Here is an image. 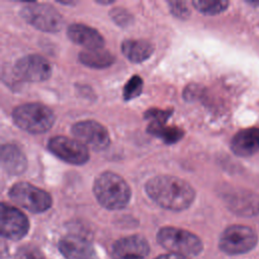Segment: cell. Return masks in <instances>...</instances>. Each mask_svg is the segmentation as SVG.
Instances as JSON below:
<instances>
[{
	"instance_id": "6da1fadb",
	"label": "cell",
	"mask_w": 259,
	"mask_h": 259,
	"mask_svg": "<svg viewBox=\"0 0 259 259\" xmlns=\"http://www.w3.org/2000/svg\"><path fill=\"white\" fill-rule=\"evenodd\" d=\"M145 189L159 206L180 211L188 208L195 198V191L185 180L172 175H159L147 181Z\"/></svg>"
},
{
	"instance_id": "7a4b0ae2",
	"label": "cell",
	"mask_w": 259,
	"mask_h": 259,
	"mask_svg": "<svg viewBox=\"0 0 259 259\" xmlns=\"http://www.w3.org/2000/svg\"><path fill=\"white\" fill-rule=\"evenodd\" d=\"M93 192L97 201L107 209H120L130 202L132 191L126 181L116 173L106 171L96 177Z\"/></svg>"
},
{
	"instance_id": "3957f363",
	"label": "cell",
	"mask_w": 259,
	"mask_h": 259,
	"mask_svg": "<svg viewBox=\"0 0 259 259\" xmlns=\"http://www.w3.org/2000/svg\"><path fill=\"white\" fill-rule=\"evenodd\" d=\"M14 123L30 134H44L54 124V111L41 103H25L15 107L12 111Z\"/></svg>"
},
{
	"instance_id": "277c9868",
	"label": "cell",
	"mask_w": 259,
	"mask_h": 259,
	"mask_svg": "<svg viewBox=\"0 0 259 259\" xmlns=\"http://www.w3.org/2000/svg\"><path fill=\"white\" fill-rule=\"evenodd\" d=\"M157 242L171 253L196 256L202 249L201 240L193 233L175 227H164L157 234Z\"/></svg>"
},
{
	"instance_id": "5b68a950",
	"label": "cell",
	"mask_w": 259,
	"mask_h": 259,
	"mask_svg": "<svg viewBox=\"0 0 259 259\" xmlns=\"http://www.w3.org/2000/svg\"><path fill=\"white\" fill-rule=\"evenodd\" d=\"M20 14L30 25L46 32H57L64 24L60 12L48 3H28L21 8Z\"/></svg>"
},
{
	"instance_id": "8992f818",
	"label": "cell",
	"mask_w": 259,
	"mask_h": 259,
	"mask_svg": "<svg viewBox=\"0 0 259 259\" xmlns=\"http://www.w3.org/2000/svg\"><path fill=\"white\" fill-rule=\"evenodd\" d=\"M9 197L19 206L34 213L48 210L53 203L49 192L28 182L15 183L9 189Z\"/></svg>"
},
{
	"instance_id": "52a82bcc",
	"label": "cell",
	"mask_w": 259,
	"mask_h": 259,
	"mask_svg": "<svg viewBox=\"0 0 259 259\" xmlns=\"http://www.w3.org/2000/svg\"><path fill=\"white\" fill-rule=\"evenodd\" d=\"M256 244V233L250 227L242 225H234L227 228L221 235L219 242L221 250L230 255L249 252Z\"/></svg>"
},
{
	"instance_id": "ba28073f",
	"label": "cell",
	"mask_w": 259,
	"mask_h": 259,
	"mask_svg": "<svg viewBox=\"0 0 259 259\" xmlns=\"http://www.w3.org/2000/svg\"><path fill=\"white\" fill-rule=\"evenodd\" d=\"M71 132L76 140L94 151L104 150L110 144L108 131L95 120L78 121L72 125Z\"/></svg>"
},
{
	"instance_id": "9c48e42d",
	"label": "cell",
	"mask_w": 259,
	"mask_h": 259,
	"mask_svg": "<svg viewBox=\"0 0 259 259\" xmlns=\"http://www.w3.org/2000/svg\"><path fill=\"white\" fill-rule=\"evenodd\" d=\"M48 149L59 159L69 164L83 165L89 160L87 147L76 139L63 136L53 137L48 142Z\"/></svg>"
},
{
	"instance_id": "30bf717a",
	"label": "cell",
	"mask_w": 259,
	"mask_h": 259,
	"mask_svg": "<svg viewBox=\"0 0 259 259\" xmlns=\"http://www.w3.org/2000/svg\"><path fill=\"white\" fill-rule=\"evenodd\" d=\"M0 212V231L2 237L17 241L27 234L29 230V222L22 211L12 205L2 202Z\"/></svg>"
},
{
	"instance_id": "8fae6325",
	"label": "cell",
	"mask_w": 259,
	"mask_h": 259,
	"mask_svg": "<svg viewBox=\"0 0 259 259\" xmlns=\"http://www.w3.org/2000/svg\"><path fill=\"white\" fill-rule=\"evenodd\" d=\"M15 75L27 82H41L51 77L52 67L47 59L39 55H28L18 59L14 65Z\"/></svg>"
},
{
	"instance_id": "7c38bea8",
	"label": "cell",
	"mask_w": 259,
	"mask_h": 259,
	"mask_svg": "<svg viewBox=\"0 0 259 259\" xmlns=\"http://www.w3.org/2000/svg\"><path fill=\"white\" fill-rule=\"evenodd\" d=\"M150 252L148 241L140 235H132L118 239L112 244L113 259H146Z\"/></svg>"
},
{
	"instance_id": "4fadbf2b",
	"label": "cell",
	"mask_w": 259,
	"mask_h": 259,
	"mask_svg": "<svg viewBox=\"0 0 259 259\" xmlns=\"http://www.w3.org/2000/svg\"><path fill=\"white\" fill-rule=\"evenodd\" d=\"M58 247L66 259H98L91 242L81 235L70 234L63 237Z\"/></svg>"
},
{
	"instance_id": "5bb4252c",
	"label": "cell",
	"mask_w": 259,
	"mask_h": 259,
	"mask_svg": "<svg viewBox=\"0 0 259 259\" xmlns=\"http://www.w3.org/2000/svg\"><path fill=\"white\" fill-rule=\"evenodd\" d=\"M68 37L75 44L85 48V50L102 49L104 38L101 33L93 27L83 23H73L67 29Z\"/></svg>"
},
{
	"instance_id": "9a60e30c",
	"label": "cell",
	"mask_w": 259,
	"mask_h": 259,
	"mask_svg": "<svg viewBox=\"0 0 259 259\" xmlns=\"http://www.w3.org/2000/svg\"><path fill=\"white\" fill-rule=\"evenodd\" d=\"M231 149L237 156L249 157L259 151V128L251 127L238 132L232 139Z\"/></svg>"
},
{
	"instance_id": "2e32d148",
	"label": "cell",
	"mask_w": 259,
	"mask_h": 259,
	"mask_svg": "<svg viewBox=\"0 0 259 259\" xmlns=\"http://www.w3.org/2000/svg\"><path fill=\"white\" fill-rule=\"evenodd\" d=\"M1 164L3 169L12 175L23 173L27 167L26 157L23 152L14 145H3L1 148Z\"/></svg>"
},
{
	"instance_id": "e0dca14e",
	"label": "cell",
	"mask_w": 259,
	"mask_h": 259,
	"mask_svg": "<svg viewBox=\"0 0 259 259\" xmlns=\"http://www.w3.org/2000/svg\"><path fill=\"white\" fill-rule=\"evenodd\" d=\"M121 52L131 62L142 63L152 56L154 46L144 39H125L121 44Z\"/></svg>"
},
{
	"instance_id": "ac0fdd59",
	"label": "cell",
	"mask_w": 259,
	"mask_h": 259,
	"mask_svg": "<svg viewBox=\"0 0 259 259\" xmlns=\"http://www.w3.org/2000/svg\"><path fill=\"white\" fill-rule=\"evenodd\" d=\"M78 59L84 66L93 69L107 68L115 61L114 56L105 49L84 50L79 53Z\"/></svg>"
},
{
	"instance_id": "d6986e66",
	"label": "cell",
	"mask_w": 259,
	"mask_h": 259,
	"mask_svg": "<svg viewBox=\"0 0 259 259\" xmlns=\"http://www.w3.org/2000/svg\"><path fill=\"white\" fill-rule=\"evenodd\" d=\"M147 132L155 137L163 140L164 143L172 145L177 143L184 136V132L176 126H168L166 123L150 122L147 127Z\"/></svg>"
},
{
	"instance_id": "ffe728a7",
	"label": "cell",
	"mask_w": 259,
	"mask_h": 259,
	"mask_svg": "<svg viewBox=\"0 0 259 259\" xmlns=\"http://www.w3.org/2000/svg\"><path fill=\"white\" fill-rule=\"evenodd\" d=\"M230 203L232 209L242 215H255L259 212V200L252 194L235 195Z\"/></svg>"
},
{
	"instance_id": "44dd1931",
	"label": "cell",
	"mask_w": 259,
	"mask_h": 259,
	"mask_svg": "<svg viewBox=\"0 0 259 259\" xmlns=\"http://www.w3.org/2000/svg\"><path fill=\"white\" fill-rule=\"evenodd\" d=\"M192 5L199 12L206 15H215L225 11L229 5L226 0H194Z\"/></svg>"
},
{
	"instance_id": "7402d4cb",
	"label": "cell",
	"mask_w": 259,
	"mask_h": 259,
	"mask_svg": "<svg viewBox=\"0 0 259 259\" xmlns=\"http://www.w3.org/2000/svg\"><path fill=\"white\" fill-rule=\"evenodd\" d=\"M143 84V79L140 76L134 75L133 77H131V79H128V81L123 87L122 96L124 100H132L138 97L142 93Z\"/></svg>"
},
{
	"instance_id": "603a6c76",
	"label": "cell",
	"mask_w": 259,
	"mask_h": 259,
	"mask_svg": "<svg viewBox=\"0 0 259 259\" xmlns=\"http://www.w3.org/2000/svg\"><path fill=\"white\" fill-rule=\"evenodd\" d=\"M15 259H46L41 251L31 245H25L20 247L16 254Z\"/></svg>"
},
{
	"instance_id": "cb8c5ba5",
	"label": "cell",
	"mask_w": 259,
	"mask_h": 259,
	"mask_svg": "<svg viewBox=\"0 0 259 259\" xmlns=\"http://www.w3.org/2000/svg\"><path fill=\"white\" fill-rule=\"evenodd\" d=\"M172 110H162L158 108H151L145 112V118L149 119L151 122L156 123H166L167 119L171 116Z\"/></svg>"
},
{
	"instance_id": "d4e9b609",
	"label": "cell",
	"mask_w": 259,
	"mask_h": 259,
	"mask_svg": "<svg viewBox=\"0 0 259 259\" xmlns=\"http://www.w3.org/2000/svg\"><path fill=\"white\" fill-rule=\"evenodd\" d=\"M110 17L111 19L118 25L120 26H126L130 25V23L132 22V15L123 8L120 7H115L113 8L110 12Z\"/></svg>"
},
{
	"instance_id": "484cf974",
	"label": "cell",
	"mask_w": 259,
	"mask_h": 259,
	"mask_svg": "<svg viewBox=\"0 0 259 259\" xmlns=\"http://www.w3.org/2000/svg\"><path fill=\"white\" fill-rule=\"evenodd\" d=\"M168 4L171 13L176 17L180 19H187L190 16V9L184 1H170Z\"/></svg>"
},
{
	"instance_id": "4316f807",
	"label": "cell",
	"mask_w": 259,
	"mask_h": 259,
	"mask_svg": "<svg viewBox=\"0 0 259 259\" xmlns=\"http://www.w3.org/2000/svg\"><path fill=\"white\" fill-rule=\"evenodd\" d=\"M155 259H189L187 256L180 255V254H175V253H169V254H163Z\"/></svg>"
},
{
	"instance_id": "83f0119b",
	"label": "cell",
	"mask_w": 259,
	"mask_h": 259,
	"mask_svg": "<svg viewBox=\"0 0 259 259\" xmlns=\"http://www.w3.org/2000/svg\"><path fill=\"white\" fill-rule=\"evenodd\" d=\"M97 3L102 5H109V4H112V1H97Z\"/></svg>"
}]
</instances>
